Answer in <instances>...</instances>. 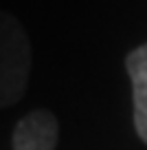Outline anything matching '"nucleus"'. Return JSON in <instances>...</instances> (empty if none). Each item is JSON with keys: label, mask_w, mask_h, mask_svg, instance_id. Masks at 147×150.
Returning <instances> with one entry per match:
<instances>
[{"label": "nucleus", "mask_w": 147, "mask_h": 150, "mask_svg": "<svg viewBox=\"0 0 147 150\" xmlns=\"http://www.w3.org/2000/svg\"><path fill=\"white\" fill-rule=\"evenodd\" d=\"M31 75V42L22 22L0 9V108L24 97Z\"/></svg>", "instance_id": "f257e3e1"}, {"label": "nucleus", "mask_w": 147, "mask_h": 150, "mask_svg": "<svg viewBox=\"0 0 147 150\" xmlns=\"http://www.w3.org/2000/svg\"><path fill=\"white\" fill-rule=\"evenodd\" d=\"M57 117L51 110H33L24 115L13 128V150H55Z\"/></svg>", "instance_id": "f03ea898"}, {"label": "nucleus", "mask_w": 147, "mask_h": 150, "mask_svg": "<svg viewBox=\"0 0 147 150\" xmlns=\"http://www.w3.org/2000/svg\"><path fill=\"white\" fill-rule=\"evenodd\" d=\"M134 97V126L143 141L147 144V44L127 53L125 57Z\"/></svg>", "instance_id": "7ed1b4c3"}]
</instances>
